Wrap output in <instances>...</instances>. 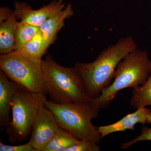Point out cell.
<instances>
[{"mask_svg": "<svg viewBox=\"0 0 151 151\" xmlns=\"http://www.w3.org/2000/svg\"><path fill=\"white\" fill-rule=\"evenodd\" d=\"M73 15L72 5L68 4L63 9L50 17L40 27L47 48L56 40L58 33L64 26L65 20Z\"/></svg>", "mask_w": 151, "mask_h": 151, "instance_id": "cell-12", "label": "cell"}, {"mask_svg": "<svg viewBox=\"0 0 151 151\" xmlns=\"http://www.w3.org/2000/svg\"><path fill=\"white\" fill-rule=\"evenodd\" d=\"M100 146L89 141H79L78 143L66 149L65 151H100Z\"/></svg>", "mask_w": 151, "mask_h": 151, "instance_id": "cell-17", "label": "cell"}, {"mask_svg": "<svg viewBox=\"0 0 151 151\" xmlns=\"http://www.w3.org/2000/svg\"><path fill=\"white\" fill-rule=\"evenodd\" d=\"M46 95L24 89L17 93L12 105V119L6 130L11 142H24L31 135L38 112L47 100Z\"/></svg>", "mask_w": 151, "mask_h": 151, "instance_id": "cell-5", "label": "cell"}, {"mask_svg": "<svg viewBox=\"0 0 151 151\" xmlns=\"http://www.w3.org/2000/svg\"><path fill=\"white\" fill-rule=\"evenodd\" d=\"M46 92L50 101L57 104L85 103L92 99L86 93L84 81L74 68L59 65L48 55L42 60Z\"/></svg>", "mask_w": 151, "mask_h": 151, "instance_id": "cell-3", "label": "cell"}, {"mask_svg": "<svg viewBox=\"0 0 151 151\" xmlns=\"http://www.w3.org/2000/svg\"><path fill=\"white\" fill-rule=\"evenodd\" d=\"M144 141H151V128L143 127L141 134L129 142L123 143L122 149L125 150L129 148L134 144Z\"/></svg>", "mask_w": 151, "mask_h": 151, "instance_id": "cell-18", "label": "cell"}, {"mask_svg": "<svg viewBox=\"0 0 151 151\" xmlns=\"http://www.w3.org/2000/svg\"><path fill=\"white\" fill-rule=\"evenodd\" d=\"M39 29L38 27L18 22L15 35V50H18L24 46Z\"/></svg>", "mask_w": 151, "mask_h": 151, "instance_id": "cell-16", "label": "cell"}, {"mask_svg": "<svg viewBox=\"0 0 151 151\" xmlns=\"http://www.w3.org/2000/svg\"></svg>", "mask_w": 151, "mask_h": 151, "instance_id": "cell-21", "label": "cell"}, {"mask_svg": "<svg viewBox=\"0 0 151 151\" xmlns=\"http://www.w3.org/2000/svg\"><path fill=\"white\" fill-rule=\"evenodd\" d=\"M151 110L146 107H141L134 113H129L116 123L106 126L98 127V130L103 139L107 135L119 132L130 129L134 131L136 124L147 123V119Z\"/></svg>", "mask_w": 151, "mask_h": 151, "instance_id": "cell-11", "label": "cell"}, {"mask_svg": "<svg viewBox=\"0 0 151 151\" xmlns=\"http://www.w3.org/2000/svg\"><path fill=\"white\" fill-rule=\"evenodd\" d=\"M151 64L147 51L137 48L130 52L118 64L111 85L91 100L93 107L99 111L108 107L120 90L142 85L150 74Z\"/></svg>", "mask_w": 151, "mask_h": 151, "instance_id": "cell-2", "label": "cell"}, {"mask_svg": "<svg viewBox=\"0 0 151 151\" xmlns=\"http://www.w3.org/2000/svg\"><path fill=\"white\" fill-rule=\"evenodd\" d=\"M79 141L73 134L59 127L42 151H65Z\"/></svg>", "mask_w": 151, "mask_h": 151, "instance_id": "cell-13", "label": "cell"}, {"mask_svg": "<svg viewBox=\"0 0 151 151\" xmlns=\"http://www.w3.org/2000/svg\"><path fill=\"white\" fill-rule=\"evenodd\" d=\"M63 0H54L38 9L34 10L26 3H15L14 10L21 22L40 27L49 18L65 8Z\"/></svg>", "mask_w": 151, "mask_h": 151, "instance_id": "cell-8", "label": "cell"}, {"mask_svg": "<svg viewBox=\"0 0 151 151\" xmlns=\"http://www.w3.org/2000/svg\"><path fill=\"white\" fill-rule=\"evenodd\" d=\"M45 106L53 113L60 127L75 136L79 141L99 144L102 138L91 121L98 116L99 111L91 101L85 103L72 102L57 104L47 100Z\"/></svg>", "mask_w": 151, "mask_h": 151, "instance_id": "cell-4", "label": "cell"}, {"mask_svg": "<svg viewBox=\"0 0 151 151\" xmlns=\"http://www.w3.org/2000/svg\"><path fill=\"white\" fill-rule=\"evenodd\" d=\"M16 14L7 7L0 8V52L6 54L15 50Z\"/></svg>", "mask_w": 151, "mask_h": 151, "instance_id": "cell-9", "label": "cell"}, {"mask_svg": "<svg viewBox=\"0 0 151 151\" xmlns=\"http://www.w3.org/2000/svg\"><path fill=\"white\" fill-rule=\"evenodd\" d=\"M59 127L53 113L42 105L38 112L29 142L37 151H42Z\"/></svg>", "mask_w": 151, "mask_h": 151, "instance_id": "cell-7", "label": "cell"}, {"mask_svg": "<svg viewBox=\"0 0 151 151\" xmlns=\"http://www.w3.org/2000/svg\"><path fill=\"white\" fill-rule=\"evenodd\" d=\"M147 123L151 124V111L150 114H149L148 116L147 120Z\"/></svg>", "mask_w": 151, "mask_h": 151, "instance_id": "cell-20", "label": "cell"}, {"mask_svg": "<svg viewBox=\"0 0 151 151\" xmlns=\"http://www.w3.org/2000/svg\"><path fill=\"white\" fill-rule=\"evenodd\" d=\"M137 47L132 37L122 38L101 52L93 62L75 63L74 68L83 79L89 98H97L111 85L119 63Z\"/></svg>", "mask_w": 151, "mask_h": 151, "instance_id": "cell-1", "label": "cell"}, {"mask_svg": "<svg viewBox=\"0 0 151 151\" xmlns=\"http://www.w3.org/2000/svg\"><path fill=\"white\" fill-rule=\"evenodd\" d=\"M132 96L130 104L135 109L151 106V73L147 80L142 85L133 89Z\"/></svg>", "mask_w": 151, "mask_h": 151, "instance_id": "cell-15", "label": "cell"}, {"mask_svg": "<svg viewBox=\"0 0 151 151\" xmlns=\"http://www.w3.org/2000/svg\"><path fill=\"white\" fill-rule=\"evenodd\" d=\"M0 151H37L29 142L24 145L17 146L8 145L1 142L0 143Z\"/></svg>", "mask_w": 151, "mask_h": 151, "instance_id": "cell-19", "label": "cell"}, {"mask_svg": "<svg viewBox=\"0 0 151 151\" xmlns=\"http://www.w3.org/2000/svg\"><path fill=\"white\" fill-rule=\"evenodd\" d=\"M40 29L27 43L17 51L31 59L42 60L47 50Z\"/></svg>", "mask_w": 151, "mask_h": 151, "instance_id": "cell-14", "label": "cell"}, {"mask_svg": "<svg viewBox=\"0 0 151 151\" xmlns=\"http://www.w3.org/2000/svg\"><path fill=\"white\" fill-rule=\"evenodd\" d=\"M42 60L31 59L17 50L0 55V68L5 75L23 89L47 94L44 80Z\"/></svg>", "mask_w": 151, "mask_h": 151, "instance_id": "cell-6", "label": "cell"}, {"mask_svg": "<svg viewBox=\"0 0 151 151\" xmlns=\"http://www.w3.org/2000/svg\"><path fill=\"white\" fill-rule=\"evenodd\" d=\"M4 72L0 71V126L6 127L9 124L10 111L15 96L23 89L9 80Z\"/></svg>", "mask_w": 151, "mask_h": 151, "instance_id": "cell-10", "label": "cell"}]
</instances>
